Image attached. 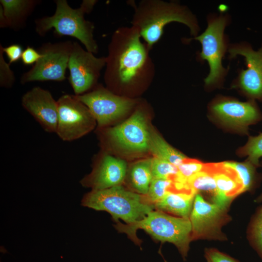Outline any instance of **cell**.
<instances>
[{"instance_id": "7", "label": "cell", "mask_w": 262, "mask_h": 262, "mask_svg": "<svg viewBox=\"0 0 262 262\" xmlns=\"http://www.w3.org/2000/svg\"><path fill=\"white\" fill-rule=\"evenodd\" d=\"M73 44V42L66 40L42 45L38 49L41 57L29 70L22 75L21 83L65 81Z\"/></svg>"}, {"instance_id": "18", "label": "cell", "mask_w": 262, "mask_h": 262, "mask_svg": "<svg viewBox=\"0 0 262 262\" xmlns=\"http://www.w3.org/2000/svg\"><path fill=\"white\" fill-rule=\"evenodd\" d=\"M40 0H0V12L7 27L17 31L26 25V22Z\"/></svg>"}, {"instance_id": "9", "label": "cell", "mask_w": 262, "mask_h": 262, "mask_svg": "<svg viewBox=\"0 0 262 262\" xmlns=\"http://www.w3.org/2000/svg\"><path fill=\"white\" fill-rule=\"evenodd\" d=\"M228 53L229 60L243 56L246 66L238 71L232 87L238 88L249 100L262 102V44L257 50L246 41L231 44Z\"/></svg>"}, {"instance_id": "11", "label": "cell", "mask_w": 262, "mask_h": 262, "mask_svg": "<svg viewBox=\"0 0 262 262\" xmlns=\"http://www.w3.org/2000/svg\"><path fill=\"white\" fill-rule=\"evenodd\" d=\"M74 95L87 107L99 127L123 116L136 103L135 99L115 94L99 84L86 93Z\"/></svg>"}, {"instance_id": "26", "label": "cell", "mask_w": 262, "mask_h": 262, "mask_svg": "<svg viewBox=\"0 0 262 262\" xmlns=\"http://www.w3.org/2000/svg\"><path fill=\"white\" fill-rule=\"evenodd\" d=\"M205 164L196 160L186 158L178 166V172L174 182L185 187L187 181L192 176L202 170Z\"/></svg>"}, {"instance_id": "1", "label": "cell", "mask_w": 262, "mask_h": 262, "mask_svg": "<svg viewBox=\"0 0 262 262\" xmlns=\"http://www.w3.org/2000/svg\"><path fill=\"white\" fill-rule=\"evenodd\" d=\"M150 50L134 27L116 29L106 56L103 76L107 88L115 93L118 88L130 89L149 83L155 75Z\"/></svg>"}, {"instance_id": "21", "label": "cell", "mask_w": 262, "mask_h": 262, "mask_svg": "<svg viewBox=\"0 0 262 262\" xmlns=\"http://www.w3.org/2000/svg\"><path fill=\"white\" fill-rule=\"evenodd\" d=\"M185 185L196 195L200 192L210 193L213 201L216 194V186L212 163L205 164L202 170L190 178Z\"/></svg>"}, {"instance_id": "28", "label": "cell", "mask_w": 262, "mask_h": 262, "mask_svg": "<svg viewBox=\"0 0 262 262\" xmlns=\"http://www.w3.org/2000/svg\"><path fill=\"white\" fill-rule=\"evenodd\" d=\"M153 178L171 179L174 181L178 172V167L170 163L157 157L151 160Z\"/></svg>"}, {"instance_id": "3", "label": "cell", "mask_w": 262, "mask_h": 262, "mask_svg": "<svg viewBox=\"0 0 262 262\" xmlns=\"http://www.w3.org/2000/svg\"><path fill=\"white\" fill-rule=\"evenodd\" d=\"M115 228L126 234L136 245L140 246L142 241L136 235L141 229L154 239L162 243L173 244L184 261L186 260L192 242V226L189 218L176 217L155 210L149 213L142 220L131 224L115 222Z\"/></svg>"}, {"instance_id": "24", "label": "cell", "mask_w": 262, "mask_h": 262, "mask_svg": "<svg viewBox=\"0 0 262 262\" xmlns=\"http://www.w3.org/2000/svg\"><path fill=\"white\" fill-rule=\"evenodd\" d=\"M248 241L262 259V206L252 216L247 229Z\"/></svg>"}, {"instance_id": "13", "label": "cell", "mask_w": 262, "mask_h": 262, "mask_svg": "<svg viewBox=\"0 0 262 262\" xmlns=\"http://www.w3.org/2000/svg\"><path fill=\"white\" fill-rule=\"evenodd\" d=\"M213 114L226 125L246 132L248 126L262 119V114L255 100L246 102L219 97L211 104Z\"/></svg>"}, {"instance_id": "29", "label": "cell", "mask_w": 262, "mask_h": 262, "mask_svg": "<svg viewBox=\"0 0 262 262\" xmlns=\"http://www.w3.org/2000/svg\"><path fill=\"white\" fill-rule=\"evenodd\" d=\"M3 51L0 45V85L5 88L13 87L15 80V76L3 57Z\"/></svg>"}, {"instance_id": "20", "label": "cell", "mask_w": 262, "mask_h": 262, "mask_svg": "<svg viewBox=\"0 0 262 262\" xmlns=\"http://www.w3.org/2000/svg\"><path fill=\"white\" fill-rule=\"evenodd\" d=\"M152 179L151 160L135 164L129 172L131 185L136 193L140 195H147Z\"/></svg>"}, {"instance_id": "25", "label": "cell", "mask_w": 262, "mask_h": 262, "mask_svg": "<svg viewBox=\"0 0 262 262\" xmlns=\"http://www.w3.org/2000/svg\"><path fill=\"white\" fill-rule=\"evenodd\" d=\"M174 188V182L171 179L153 178L146 197L149 203L154 205Z\"/></svg>"}, {"instance_id": "17", "label": "cell", "mask_w": 262, "mask_h": 262, "mask_svg": "<svg viewBox=\"0 0 262 262\" xmlns=\"http://www.w3.org/2000/svg\"><path fill=\"white\" fill-rule=\"evenodd\" d=\"M216 186L213 203L229 208L233 199L244 192L242 182L236 172L224 162L212 163Z\"/></svg>"}, {"instance_id": "5", "label": "cell", "mask_w": 262, "mask_h": 262, "mask_svg": "<svg viewBox=\"0 0 262 262\" xmlns=\"http://www.w3.org/2000/svg\"><path fill=\"white\" fill-rule=\"evenodd\" d=\"M81 204L97 211L107 212L115 222L121 219L126 224L142 220L155 209L146 196L127 190L121 185L92 190L83 196Z\"/></svg>"}, {"instance_id": "4", "label": "cell", "mask_w": 262, "mask_h": 262, "mask_svg": "<svg viewBox=\"0 0 262 262\" xmlns=\"http://www.w3.org/2000/svg\"><path fill=\"white\" fill-rule=\"evenodd\" d=\"M55 2L56 10L52 16L35 20L36 33L43 36L53 29L56 36L74 37L87 50L97 53L98 47L94 37V25L84 18L85 14L92 11L97 0H84L80 7L76 9L71 7L66 0H56Z\"/></svg>"}, {"instance_id": "23", "label": "cell", "mask_w": 262, "mask_h": 262, "mask_svg": "<svg viewBox=\"0 0 262 262\" xmlns=\"http://www.w3.org/2000/svg\"><path fill=\"white\" fill-rule=\"evenodd\" d=\"M224 163L236 172L242 182L244 192L252 191L257 186L261 177L257 172V167L249 161L247 160L242 163L235 162H224Z\"/></svg>"}, {"instance_id": "19", "label": "cell", "mask_w": 262, "mask_h": 262, "mask_svg": "<svg viewBox=\"0 0 262 262\" xmlns=\"http://www.w3.org/2000/svg\"><path fill=\"white\" fill-rule=\"evenodd\" d=\"M196 194L187 190H173L154 204L155 210L178 217L189 218Z\"/></svg>"}, {"instance_id": "14", "label": "cell", "mask_w": 262, "mask_h": 262, "mask_svg": "<svg viewBox=\"0 0 262 262\" xmlns=\"http://www.w3.org/2000/svg\"><path fill=\"white\" fill-rule=\"evenodd\" d=\"M145 118L143 111L137 109L127 120L106 130V139L130 151H147L149 148L151 134Z\"/></svg>"}, {"instance_id": "16", "label": "cell", "mask_w": 262, "mask_h": 262, "mask_svg": "<svg viewBox=\"0 0 262 262\" xmlns=\"http://www.w3.org/2000/svg\"><path fill=\"white\" fill-rule=\"evenodd\" d=\"M127 174V164L121 159L105 154L95 167L92 172L80 181L84 187L92 190H100L121 185Z\"/></svg>"}, {"instance_id": "12", "label": "cell", "mask_w": 262, "mask_h": 262, "mask_svg": "<svg viewBox=\"0 0 262 262\" xmlns=\"http://www.w3.org/2000/svg\"><path fill=\"white\" fill-rule=\"evenodd\" d=\"M106 57H97L84 49L77 42H73L67 68L68 80L75 95L86 93L94 89L102 69L105 66Z\"/></svg>"}, {"instance_id": "22", "label": "cell", "mask_w": 262, "mask_h": 262, "mask_svg": "<svg viewBox=\"0 0 262 262\" xmlns=\"http://www.w3.org/2000/svg\"><path fill=\"white\" fill-rule=\"evenodd\" d=\"M149 149L155 157L164 160L177 167L186 158L156 134H151Z\"/></svg>"}, {"instance_id": "30", "label": "cell", "mask_w": 262, "mask_h": 262, "mask_svg": "<svg viewBox=\"0 0 262 262\" xmlns=\"http://www.w3.org/2000/svg\"><path fill=\"white\" fill-rule=\"evenodd\" d=\"M204 257L207 262H240L238 260L213 247L205 248Z\"/></svg>"}, {"instance_id": "15", "label": "cell", "mask_w": 262, "mask_h": 262, "mask_svg": "<svg viewBox=\"0 0 262 262\" xmlns=\"http://www.w3.org/2000/svg\"><path fill=\"white\" fill-rule=\"evenodd\" d=\"M21 105L46 131L56 133L57 100L49 91L39 86L33 87L23 95Z\"/></svg>"}, {"instance_id": "8", "label": "cell", "mask_w": 262, "mask_h": 262, "mask_svg": "<svg viewBox=\"0 0 262 262\" xmlns=\"http://www.w3.org/2000/svg\"><path fill=\"white\" fill-rule=\"evenodd\" d=\"M229 208L206 200L200 194L195 196L189 217L192 226V241L196 240L225 241L223 227L231 220Z\"/></svg>"}, {"instance_id": "27", "label": "cell", "mask_w": 262, "mask_h": 262, "mask_svg": "<svg viewBox=\"0 0 262 262\" xmlns=\"http://www.w3.org/2000/svg\"><path fill=\"white\" fill-rule=\"evenodd\" d=\"M239 153L247 156V160L259 167V158L262 157V132L255 136H250L246 144L239 150Z\"/></svg>"}, {"instance_id": "32", "label": "cell", "mask_w": 262, "mask_h": 262, "mask_svg": "<svg viewBox=\"0 0 262 262\" xmlns=\"http://www.w3.org/2000/svg\"><path fill=\"white\" fill-rule=\"evenodd\" d=\"M42 55L33 48L28 46L23 51L21 60L26 66L34 65L41 57Z\"/></svg>"}, {"instance_id": "33", "label": "cell", "mask_w": 262, "mask_h": 262, "mask_svg": "<svg viewBox=\"0 0 262 262\" xmlns=\"http://www.w3.org/2000/svg\"><path fill=\"white\" fill-rule=\"evenodd\" d=\"M255 201L257 203H260L262 202V193L258 196L257 198L255 200Z\"/></svg>"}, {"instance_id": "6", "label": "cell", "mask_w": 262, "mask_h": 262, "mask_svg": "<svg viewBox=\"0 0 262 262\" xmlns=\"http://www.w3.org/2000/svg\"><path fill=\"white\" fill-rule=\"evenodd\" d=\"M231 21L228 14H210L207 17V26L194 39L201 44V50L197 54L198 61L207 62L209 72L204 79L205 86L210 88L221 85L227 76L229 67H225L222 60L229 46L225 30Z\"/></svg>"}, {"instance_id": "2", "label": "cell", "mask_w": 262, "mask_h": 262, "mask_svg": "<svg viewBox=\"0 0 262 262\" xmlns=\"http://www.w3.org/2000/svg\"><path fill=\"white\" fill-rule=\"evenodd\" d=\"M133 9L131 22L139 31L141 38L150 50L162 37L164 27L171 22L186 26L191 35L197 36L200 27L196 15L186 5L177 1L142 0L130 1Z\"/></svg>"}, {"instance_id": "10", "label": "cell", "mask_w": 262, "mask_h": 262, "mask_svg": "<svg viewBox=\"0 0 262 262\" xmlns=\"http://www.w3.org/2000/svg\"><path fill=\"white\" fill-rule=\"evenodd\" d=\"M56 133L62 140L78 139L91 131L95 119L87 107L74 95L64 94L57 100Z\"/></svg>"}, {"instance_id": "31", "label": "cell", "mask_w": 262, "mask_h": 262, "mask_svg": "<svg viewBox=\"0 0 262 262\" xmlns=\"http://www.w3.org/2000/svg\"><path fill=\"white\" fill-rule=\"evenodd\" d=\"M3 52H4L9 60L8 64L10 65L13 63L21 59L23 53L22 47L17 44H13L6 47H3L0 45Z\"/></svg>"}]
</instances>
